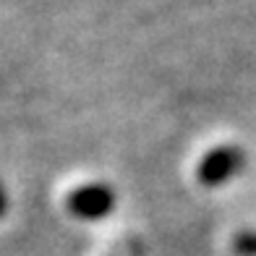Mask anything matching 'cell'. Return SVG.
<instances>
[{
	"label": "cell",
	"instance_id": "obj_3",
	"mask_svg": "<svg viewBox=\"0 0 256 256\" xmlns=\"http://www.w3.org/2000/svg\"><path fill=\"white\" fill-rule=\"evenodd\" d=\"M232 248L240 256H256V230H243L232 238Z\"/></svg>",
	"mask_w": 256,
	"mask_h": 256
},
{
	"label": "cell",
	"instance_id": "obj_2",
	"mask_svg": "<svg viewBox=\"0 0 256 256\" xmlns=\"http://www.w3.org/2000/svg\"><path fill=\"white\" fill-rule=\"evenodd\" d=\"M66 206L74 217L81 220H102L115 209V191L104 183H86L68 194Z\"/></svg>",
	"mask_w": 256,
	"mask_h": 256
},
{
	"label": "cell",
	"instance_id": "obj_4",
	"mask_svg": "<svg viewBox=\"0 0 256 256\" xmlns=\"http://www.w3.org/2000/svg\"><path fill=\"white\" fill-rule=\"evenodd\" d=\"M6 212V194H3V186H0V217Z\"/></svg>",
	"mask_w": 256,
	"mask_h": 256
},
{
	"label": "cell",
	"instance_id": "obj_1",
	"mask_svg": "<svg viewBox=\"0 0 256 256\" xmlns=\"http://www.w3.org/2000/svg\"><path fill=\"white\" fill-rule=\"evenodd\" d=\"M246 154H243L240 146H217L209 154H204V160L196 168V178L202 186L212 188V186H222L228 183L232 176H238Z\"/></svg>",
	"mask_w": 256,
	"mask_h": 256
}]
</instances>
